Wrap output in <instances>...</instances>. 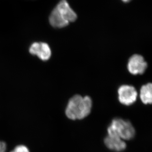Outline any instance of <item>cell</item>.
Listing matches in <instances>:
<instances>
[{
  "label": "cell",
  "mask_w": 152,
  "mask_h": 152,
  "mask_svg": "<svg viewBox=\"0 0 152 152\" xmlns=\"http://www.w3.org/2000/svg\"><path fill=\"white\" fill-rule=\"evenodd\" d=\"M92 108V100L90 97L76 95L69 101L65 113L69 119H83L90 114Z\"/></svg>",
  "instance_id": "obj_1"
},
{
  "label": "cell",
  "mask_w": 152,
  "mask_h": 152,
  "mask_svg": "<svg viewBox=\"0 0 152 152\" xmlns=\"http://www.w3.org/2000/svg\"><path fill=\"white\" fill-rule=\"evenodd\" d=\"M77 16L66 0H61L52 10L49 16V22L55 28H63L70 22L75 21Z\"/></svg>",
  "instance_id": "obj_2"
},
{
  "label": "cell",
  "mask_w": 152,
  "mask_h": 152,
  "mask_svg": "<svg viewBox=\"0 0 152 152\" xmlns=\"http://www.w3.org/2000/svg\"><path fill=\"white\" fill-rule=\"evenodd\" d=\"M107 134L123 140H130L135 137V131L129 121L116 118L112 120L107 128Z\"/></svg>",
  "instance_id": "obj_3"
},
{
  "label": "cell",
  "mask_w": 152,
  "mask_h": 152,
  "mask_svg": "<svg viewBox=\"0 0 152 152\" xmlns=\"http://www.w3.org/2000/svg\"><path fill=\"white\" fill-rule=\"evenodd\" d=\"M118 94L119 102L126 106L132 105L136 101L137 97L136 89L130 85H124L120 86Z\"/></svg>",
  "instance_id": "obj_4"
},
{
  "label": "cell",
  "mask_w": 152,
  "mask_h": 152,
  "mask_svg": "<svg viewBox=\"0 0 152 152\" xmlns=\"http://www.w3.org/2000/svg\"><path fill=\"white\" fill-rule=\"evenodd\" d=\"M147 66V63L143 56L140 55H134L129 60L127 67L130 73L136 75L143 74Z\"/></svg>",
  "instance_id": "obj_5"
},
{
  "label": "cell",
  "mask_w": 152,
  "mask_h": 152,
  "mask_svg": "<svg viewBox=\"0 0 152 152\" xmlns=\"http://www.w3.org/2000/svg\"><path fill=\"white\" fill-rule=\"evenodd\" d=\"M29 52L32 55H37L43 61L49 60L51 56L50 47L45 43L35 42L31 46Z\"/></svg>",
  "instance_id": "obj_6"
},
{
  "label": "cell",
  "mask_w": 152,
  "mask_h": 152,
  "mask_svg": "<svg viewBox=\"0 0 152 152\" xmlns=\"http://www.w3.org/2000/svg\"><path fill=\"white\" fill-rule=\"evenodd\" d=\"M104 143L108 149L114 152H122L126 148V144L124 140L115 136L107 135L104 139Z\"/></svg>",
  "instance_id": "obj_7"
},
{
  "label": "cell",
  "mask_w": 152,
  "mask_h": 152,
  "mask_svg": "<svg viewBox=\"0 0 152 152\" xmlns=\"http://www.w3.org/2000/svg\"><path fill=\"white\" fill-rule=\"evenodd\" d=\"M140 97L142 103L144 104H152V83H148L142 86L140 91Z\"/></svg>",
  "instance_id": "obj_8"
},
{
  "label": "cell",
  "mask_w": 152,
  "mask_h": 152,
  "mask_svg": "<svg viewBox=\"0 0 152 152\" xmlns=\"http://www.w3.org/2000/svg\"><path fill=\"white\" fill-rule=\"evenodd\" d=\"M10 152H30L27 147L23 145H18Z\"/></svg>",
  "instance_id": "obj_9"
},
{
  "label": "cell",
  "mask_w": 152,
  "mask_h": 152,
  "mask_svg": "<svg viewBox=\"0 0 152 152\" xmlns=\"http://www.w3.org/2000/svg\"><path fill=\"white\" fill-rule=\"evenodd\" d=\"M7 151V144L3 141H0V152H6Z\"/></svg>",
  "instance_id": "obj_10"
},
{
  "label": "cell",
  "mask_w": 152,
  "mask_h": 152,
  "mask_svg": "<svg viewBox=\"0 0 152 152\" xmlns=\"http://www.w3.org/2000/svg\"><path fill=\"white\" fill-rule=\"evenodd\" d=\"M122 1H124V2H125V3H128V2H129L131 0H122Z\"/></svg>",
  "instance_id": "obj_11"
}]
</instances>
